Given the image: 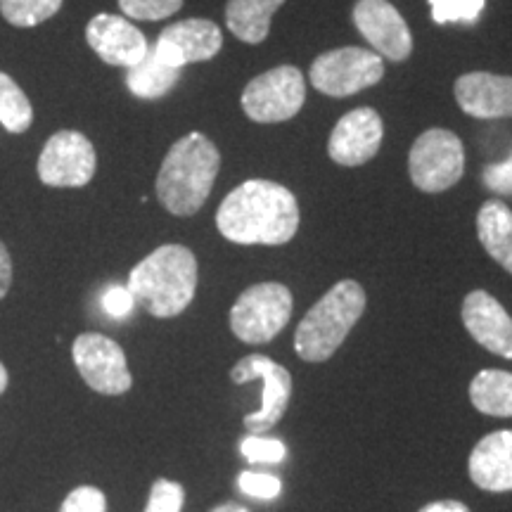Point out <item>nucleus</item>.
Instances as JSON below:
<instances>
[{
  "mask_svg": "<svg viewBox=\"0 0 512 512\" xmlns=\"http://www.w3.org/2000/svg\"><path fill=\"white\" fill-rule=\"evenodd\" d=\"M299 204L285 185L252 178L228 192L216 211V228L235 245H287L299 230Z\"/></svg>",
  "mask_w": 512,
  "mask_h": 512,
  "instance_id": "obj_1",
  "label": "nucleus"
},
{
  "mask_svg": "<svg viewBox=\"0 0 512 512\" xmlns=\"http://www.w3.org/2000/svg\"><path fill=\"white\" fill-rule=\"evenodd\" d=\"M221 169V152L200 131L176 140L157 174V200L174 216H192L204 207Z\"/></svg>",
  "mask_w": 512,
  "mask_h": 512,
  "instance_id": "obj_2",
  "label": "nucleus"
},
{
  "mask_svg": "<svg viewBox=\"0 0 512 512\" xmlns=\"http://www.w3.org/2000/svg\"><path fill=\"white\" fill-rule=\"evenodd\" d=\"M128 292L155 318H174L197 292V259L183 245H162L128 275Z\"/></svg>",
  "mask_w": 512,
  "mask_h": 512,
  "instance_id": "obj_3",
  "label": "nucleus"
},
{
  "mask_svg": "<svg viewBox=\"0 0 512 512\" xmlns=\"http://www.w3.org/2000/svg\"><path fill=\"white\" fill-rule=\"evenodd\" d=\"M366 290L356 280H339L332 285L294 332V351L302 361L323 363L335 356L354 325L366 313Z\"/></svg>",
  "mask_w": 512,
  "mask_h": 512,
  "instance_id": "obj_4",
  "label": "nucleus"
},
{
  "mask_svg": "<svg viewBox=\"0 0 512 512\" xmlns=\"http://www.w3.org/2000/svg\"><path fill=\"white\" fill-rule=\"evenodd\" d=\"M292 316V292L283 283L247 287L230 309V330L245 344H266L283 332Z\"/></svg>",
  "mask_w": 512,
  "mask_h": 512,
  "instance_id": "obj_5",
  "label": "nucleus"
},
{
  "mask_svg": "<svg viewBox=\"0 0 512 512\" xmlns=\"http://www.w3.org/2000/svg\"><path fill=\"white\" fill-rule=\"evenodd\" d=\"M242 112L256 124H280L302 112L306 102L304 74L292 64L254 76L242 91Z\"/></svg>",
  "mask_w": 512,
  "mask_h": 512,
  "instance_id": "obj_6",
  "label": "nucleus"
},
{
  "mask_svg": "<svg viewBox=\"0 0 512 512\" xmlns=\"http://www.w3.org/2000/svg\"><path fill=\"white\" fill-rule=\"evenodd\" d=\"M408 174L422 192H446L465 174V147L448 128H427L408 155Z\"/></svg>",
  "mask_w": 512,
  "mask_h": 512,
  "instance_id": "obj_7",
  "label": "nucleus"
},
{
  "mask_svg": "<svg viewBox=\"0 0 512 512\" xmlns=\"http://www.w3.org/2000/svg\"><path fill=\"white\" fill-rule=\"evenodd\" d=\"M384 79V60L366 48H337L318 55L309 69V81L318 93L330 98L351 95L373 88Z\"/></svg>",
  "mask_w": 512,
  "mask_h": 512,
  "instance_id": "obj_8",
  "label": "nucleus"
},
{
  "mask_svg": "<svg viewBox=\"0 0 512 512\" xmlns=\"http://www.w3.org/2000/svg\"><path fill=\"white\" fill-rule=\"evenodd\" d=\"M36 169L41 183L48 188H83L93 181L98 152L91 138L64 128L46 140Z\"/></svg>",
  "mask_w": 512,
  "mask_h": 512,
  "instance_id": "obj_9",
  "label": "nucleus"
},
{
  "mask_svg": "<svg viewBox=\"0 0 512 512\" xmlns=\"http://www.w3.org/2000/svg\"><path fill=\"white\" fill-rule=\"evenodd\" d=\"M72 356L83 380L93 392L119 396L131 389L133 377L128 370L126 354L117 342L100 332H83L76 337Z\"/></svg>",
  "mask_w": 512,
  "mask_h": 512,
  "instance_id": "obj_10",
  "label": "nucleus"
},
{
  "mask_svg": "<svg viewBox=\"0 0 512 512\" xmlns=\"http://www.w3.org/2000/svg\"><path fill=\"white\" fill-rule=\"evenodd\" d=\"M235 384H247L252 380L264 382V403L256 413H249L245 418V427L249 434H264L273 430L283 418L292 396V375L290 370L275 363L273 358L264 354L245 356L230 370Z\"/></svg>",
  "mask_w": 512,
  "mask_h": 512,
  "instance_id": "obj_11",
  "label": "nucleus"
},
{
  "mask_svg": "<svg viewBox=\"0 0 512 512\" xmlns=\"http://www.w3.org/2000/svg\"><path fill=\"white\" fill-rule=\"evenodd\" d=\"M354 24L382 60L406 62L413 53V36L406 19L389 0H358L354 5Z\"/></svg>",
  "mask_w": 512,
  "mask_h": 512,
  "instance_id": "obj_12",
  "label": "nucleus"
},
{
  "mask_svg": "<svg viewBox=\"0 0 512 512\" xmlns=\"http://www.w3.org/2000/svg\"><path fill=\"white\" fill-rule=\"evenodd\" d=\"M221 48L223 34L219 24L202 17L181 19V22L169 24V27L159 34L155 46H152L159 60L176 69L188 67V64L214 60V57L221 53Z\"/></svg>",
  "mask_w": 512,
  "mask_h": 512,
  "instance_id": "obj_13",
  "label": "nucleus"
},
{
  "mask_svg": "<svg viewBox=\"0 0 512 512\" xmlns=\"http://www.w3.org/2000/svg\"><path fill=\"white\" fill-rule=\"evenodd\" d=\"M384 124L373 107H356L332 128L328 155L339 166H363L382 147Z\"/></svg>",
  "mask_w": 512,
  "mask_h": 512,
  "instance_id": "obj_14",
  "label": "nucleus"
},
{
  "mask_svg": "<svg viewBox=\"0 0 512 512\" xmlns=\"http://www.w3.org/2000/svg\"><path fill=\"white\" fill-rule=\"evenodd\" d=\"M86 41L95 55L112 67L131 69L150 50V43L131 19L100 12L86 27Z\"/></svg>",
  "mask_w": 512,
  "mask_h": 512,
  "instance_id": "obj_15",
  "label": "nucleus"
},
{
  "mask_svg": "<svg viewBox=\"0 0 512 512\" xmlns=\"http://www.w3.org/2000/svg\"><path fill=\"white\" fill-rule=\"evenodd\" d=\"M460 316H463L465 330L475 342L489 349L491 354L512 358V318L496 297L484 290L470 292L465 297Z\"/></svg>",
  "mask_w": 512,
  "mask_h": 512,
  "instance_id": "obj_16",
  "label": "nucleus"
},
{
  "mask_svg": "<svg viewBox=\"0 0 512 512\" xmlns=\"http://www.w3.org/2000/svg\"><path fill=\"white\" fill-rule=\"evenodd\" d=\"M453 95L460 112L475 119L512 117V76L470 72L456 79Z\"/></svg>",
  "mask_w": 512,
  "mask_h": 512,
  "instance_id": "obj_17",
  "label": "nucleus"
},
{
  "mask_svg": "<svg viewBox=\"0 0 512 512\" xmlns=\"http://www.w3.org/2000/svg\"><path fill=\"white\" fill-rule=\"evenodd\" d=\"M470 479L489 494L512 491V430L491 432L472 448Z\"/></svg>",
  "mask_w": 512,
  "mask_h": 512,
  "instance_id": "obj_18",
  "label": "nucleus"
},
{
  "mask_svg": "<svg viewBox=\"0 0 512 512\" xmlns=\"http://www.w3.org/2000/svg\"><path fill=\"white\" fill-rule=\"evenodd\" d=\"M285 5V0H228L226 27L238 41L259 46L271 31V19Z\"/></svg>",
  "mask_w": 512,
  "mask_h": 512,
  "instance_id": "obj_19",
  "label": "nucleus"
},
{
  "mask_svg": "<svg viewBox=\"0 0 512 512\" xmlns=\"http://www.w3.org/2000/svg\"><path fill=\"white\" fill-rule=\"evenodd\" d=\"M477 238L486 254L512 275V211L501 200L482 204L477 214Z\"/></svg>",
  "mask_w": 512,
  "mask_h": 512,
  "instance_id": "obj_20",
  "label": "nucleus"
},
{
  "mask_svg": "<svg viewBox=\"0 0 512 512\" xmlns=\"http://www.w3.org/2000/svg\"><path fill=\"white\" fill-rule=\"evenodd\" d=\"M183 69L169 67L157 57L155 50H147V55L138 64H133L126 72V88L140 100L164 98L176 83L181 81Z\"/></svg>",
  "mask_w": 512,
  "mask_h": 512,
  "instance_id": "obj_21",
  "label": "nucleus"
},
{
  "mask_svg": "<svg viewBox=\"0 0 512 512\" xmlns=\"http://www.w3.org/2000/svg\"><path fill=\"white\" fill-rule=\"evenodd\" d=\"M470 401L491 418H512V373L496 368L477 373L470 382Z\"/></svg>",
  "mask_w": 512,
  "mask_h": 512,
  "instance_id": "obj_22",
  "label": "nucleus"
},
{
  "mask_svg": "<svg viewBox=\"0 0 512 512\" xmlns=\"http://www.w3.org/2000/svg\"><path fill=\"white\" fill-rule=\"evenodd\" d=\"M0 124L8 133H24L34 124V105L10 74L0 72Z\"/></svg>",
  "mask_w": 512,
  "mask_h": 512,
  "instance_id": "obj_23",
  "label": "nucleus"
},
{
  "mask_svg": "<svg viewBox=\"0 0 512 512\" xmlns=\"http://www.w3.org/2000/svg\"><path fill=\"white\" fill-rule=\"evenodd\" d=\"M64 0H0V15L17 29H31L48 22L62 10Z\"/></svg>",
  "mask_w": 512,
  "mask_h": 512,
  "instance_id": "obj_24",
  "label": "nucleus"
},
{
  "mask_svg": "<svg viewBox=\"0 0 512 512\" xmlns=\"http://www.w3.org/2000/svg\"><path fill=\"white\" fill-rule=\"evenodd\" d=\"M486 0H430L434 24H475Z\"/></svg>",
  "mask_w": 512,
  "mask_h": 512,
  "instance_id": "obj_25",
  "label": "nucleus"
},
{
  "mask_svg": "<svg viewBox=\"0 0 512 512\" xmlns=\"http://www.w3.org/2000/svg\"><path fill=\"white\" fill-rule=\"evenodd\" d=\"M124 17L138 22H159V19L174 17L183 8V0H117Z\"/></svg>",
  "mask_w": 512,
  "mask_h": 512,
  "instance_id": "obj_26",
  "label": "nucleus"
},
{
  "mask_svg": "<svg viewBox=\"0 0 512 512\" xmlns=\"http://www.w3.org/2000/svg\"><path fill=\"white\" fill-rule=\"evenodd\" d=\"M240 453L249 463H283L287 446L280 439H266L261 434H249L240 441Z\"/></svg>",
  "mask_w": 512,
  "mask_h": 512,
  "instance_id": "obj_27",
  "label": "nucleus"
},
{
  "mask_svg": "<svg viewBox=\"0 0 512 512\" xmlns=\"http://www.w3.org/2000/svg\"><path fill=\"white\" fill-rule=\"evenodd\" d=\"M185 503V489L171 479H157L152 484L150 501L145 512H181Z\"/></svg>",
  "mask_w": 512,
  "mask_h": 512,
  "instance_id": "obj_28",
  "label": "nucleus"
},
{
  "mask_svg": "<svg viewBox=\"0 0 512 512\" xmlns=\"http://www.w3.org/2000/svg\"><path fill=\"white\" fill-rule=\"evenodd\" d=\"M238 486L245 496L261 498V501L278 498L280 491H283V482H280L278 477L268 475V472H252V470L240 472Z\"/></svg>",
  "mask_w": 512,
  "mask_h": 512,
  "instance_id": "obj_29",
  "label": "nucleus"
},
{
  "mask_svg": "<svg viewBox=\"0 0 512 512\" xmlns=\"http://www.w3.org/2000/svg\"><path fill=\"white\" fill-rule=\"evenodd\" d=\"M60 512H107L105 494L95 486H79L64 498Z\"/></svg>",
  "mask_w": 512,
  "mask_h": 512,
  "instance_id": "obj_30",
  "label": "nucleus"
},
{
  "mask_svg": "<svg viewBox=\"0 0 512 512\" xmlns=\"http://www.w3.org/2000/svg\"><path fill=\"white\" fill-rule=\"evenodd\" d=\"M482 183L486 190L496 192V195L512 197V152L508 159H503V162L484 166Z\"/></svg>",
  "mask_w": 512,
  "mask_h": 512,
  "instance_id": "obj_31",
  "label": "nucleus"
},
{
  "mask_svg": "<svg viewBox=\"0 0 512 512\" xmlns=\"http://www.w3.org/2000/svg\"><path fill=\"white\" fill-rule=\"evenodd\" d=\"M100 304H102V309H105L107 316L126 318L128 313L133 311V306H136V299H133V294L128 292V287L112 285L102 292Z\"/></svg>",
  "mask_w": 512,
  "mask_h": 512,
  "instance_id": "obj_32",
  "label": "nucleus"
},
{
  "mask_svg": "<svg viewBox=\"0 0 512 512\" xmlns=\"http://www.w3.org/2000/svg\"><path fill=\"white\" fill-rule=\"evenodd\" d=\"M12 285V259L8 247L0 242V299L5 297Z\"/></svg>",
  "mask_w": 512,
  "mask_h": 512,
  "instance_id": "obj_33",
  "label": "nucleus"
},
{
  "mask_svg": "<svg viewBox=\"0 0 512 512\" xmlns=\"http://www.w3.org/2000/svg\"><path fill=\"white\" fill-rule=\"evenodd\" d=\"M420 512H470V508L463 501H434L427 503L425 508H420Z\"/></svg>",
  "mask_w": 512,
  "mask_h": 512,
  "instance_id": "obj_34",
  "label": "nucleus"
},
{
  "mask_svg": "<svg viewBox=\"0 0 512 512\" xmlns=\"http://www.w3.org/2000/svg\"><path fill=\"white\" fill-rule=\"evenodd\" d=\"M211 512H249L245 505H240V503H223V505H219V508H214Z\"/></svg>",
  "mask_w": 512,
  "mask_h": 512,
  "instance_id": "obj_35",
  "label": "nucleus"
},
{
  "mask_svg": "<svg viewBox=\"0 0 512 512\" xmlns=\"http://www.w3.org/2000/svg\"><path fill=\"white\" fill-rule=\"evenodd\" d=\"M5 389H8V370L0 363V394H3Z\"/></svg>",
  "mask_w": 512,
  "mask_h": 512,
  "instance_id": "obj_36",
  "label": "nucleus"
}]
</instances>
